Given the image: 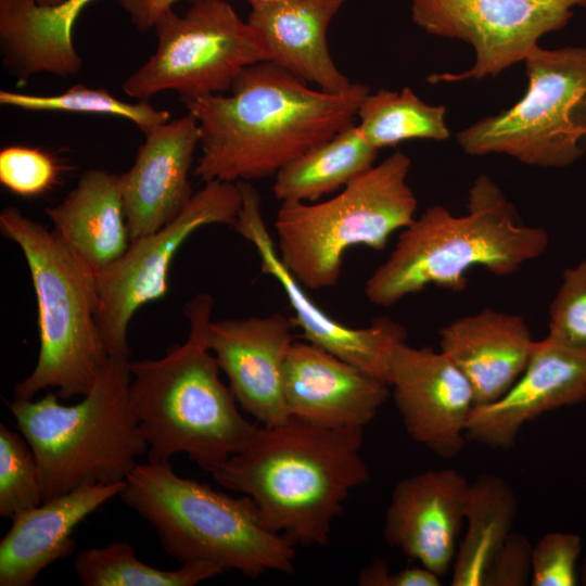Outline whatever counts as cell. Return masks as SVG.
<instances>
[{"label":"cell","mask_w":586,"mask_h":586,"mask_svg":"<svg viewBox=\"0 0 586 586\" xmlns=\"http://www.w3.org/2000/svg\"><path fill=\"white\" fill-rule=\"evenodd\" d=\"M368 93L361 84L342 93L311 89L269 61L252 64L239 74L230 95L181 100L201 132L194 175L204 182L275 177L355 123Z\"/></svg>","instance_id":"1"},{"label":"cell","mask_w":586,"mask_h":586,"mask_svg":"<svg viewBox=\"0 0 586 586\" xmlns=\"http://www.w3.org/2000/svg\"><path fill=\"white\" fill-rule=\"evenodd\" d=\"M362 443L364 428L331 429L290 416L258 425L249 446L212 475L252 498L269 531L323 546L349 493L370 477Z\"/></svg>","instance_id":"2"},{"label":"cell","mask_w":586,"mask_h":586,"mask_svg":"<svg viewBox=\"0 0 586 586\" xmlns=\"http://www.w3.org/2000/svg\"><path fill=\"white\" fill-rule=\"evenodd\" d=\"M214 304L211 294H196L183 310L187 340L161 358L129 362L130 399L151 462L184 454L213 473L243 451L258 428L242 417L232 391L219 378L207 342Z\"/></svg>","instance_id":"3"},{"label":"cell","mask_w":586,"mask_h":586,"mask_svg":"<svg viewBox=\"0 0 586 586\" xmlns=\"http://www.w3.org/2000/svg\"><path fill=\"white\" fill-rule=\"evenodd\" d=\"M548 244V232L524 224L498 184L481 175L469 190L464 215L432 205L400 230L386 260L367 279L365 295L387 307L429 285L460 292L472 267L510 276Z\"/></svg>","instance_id":"4"},{"label":"cell","mask_w":586,"mask_h":586,"mask_svg":"<svg viewBox=\"0 0 586 586\" xmlns=\"http://www.w3.org/2000/svg\"><path fill=\"white\" fill-rule=\"evenodd\" d=\"M129 359L110 357L93 387L75 405L56 393L7 402L40 473L42 502L86 485L124 483L148 453L130 399Z\"/></svg>","instance_id":"5"},{"label":"cell","mask_w":586,"mask_h":586,"mask_svg":"<svg viewBox=\"0 0 586 586\" xmlns=\"http://www.w3.org/2000/svg\"><path fill=\"white\" fill-rule=\"evenodd\" d=\"M119 496L181 563L206 561L253 578L294 570L295 543L263 524L252 498L179 476L170 461L137 463Z\"/></svg>","instance_id":"6"},{"label":"cell","mask_w":586,"mask_h":586,"mask_svg":"<svg viewBox=\"0 0 586 586\" xmlns=\"http://www.w3.org/2000/svg\"><path fill=\"white\" fill-rule=\"evenodd\" d=\"M0 231L21 249L38 307L39 353L31 373L14 387V398L33 399L55 387L63 399L85 396L110 355L98 324L95 271L41 222L8 206Z\"/></svg>","instance_id":"7"},{"label":"cell","mask_w":586,"mask_h":586,"mask_svg":"<svg viewBox=\"0 0 586 586\" xmlns=\"http://www.w3.org/2000/svg\"><path fill=\"white\" fill-rule=\"evenodd\" d=\"M411 161L396 151L326 201L281 202L275 220L277 251L308 290L337 284L347 250L382 251L415 218L418 201L407 183Z\"/></svg>","instance_id":"8"},{"label":"cell","mask_w":586,"mask_h":586,"mask_svg":"<svg viewBox=\"0 0 586 586\" xmlns=\"http://www.w3.org/2000/svg\"><path fill=\"white\" fill-rule=\"evenodd\" d=\"M524 63V95L459 131L457 141L469 155L497 153L531 166H570L586 150V46H537Z\"/></svg>","instance_id":"9"},{"label":"cell","mask_w":586,"mask_h":586,"mask_svg":"<svg viewBox=\"0 0 586 586\" xmlns=\"http://www.w3.org/2000/svg\"><path fill=\"white\" fill-rule=\"evenodd\" d=\"M153 28L155 52L123 84L130 98L166 90L180 100L221 94L245 67L267 61L255 31L225 0H199L183 15L170 9Z\"/></svg>","instance_id":"10"},{"label":"cell","mask_w":586,"mask_h":586,"mask_svg":"<svg viewBox=\"0 0 586 586\" xmlns=\"http://www.w3.org/2000/svg\"><path fill=\"white\" fill-rule=\"evenodd\" d=\"M241 206L238 182L206 181L173 220L131 240L123 256L95 272L98 324L110 357L129 359V322L141 306L167 294L169 269L184 241L203 226L234 227Z\"/></svg>","instance_id":"11"},{"label":"cell","mask_w":586,"mask_h":586,"mask_svg":"<svg viewBox=\"0 0 586 586\" xmlns=\"http://www.w3.org/2000/svg\"><path fill=\"white\" fill-rule=\"evenodd\" d=\"M586 0H411L424 31L472 46L475 62L460 74H431L430 84L496 77L524 62L546 34L564 28Z\"/></svg>","instance_id":"12"},{"label":"cell","mask_w":586,"mask_h":586,"mask_svg":"<svg viewBox=\"0 0 586 586\" xmlns=\"http://www.w3.org/2000/svg\"><path fill=\"white\" fill-rule=\"evenodd\" d=\"M238 184L242 206L234 228L256 249L262 271L276 279L284 291L294 311L292 321L302 330L304 339L387 383L394 351L407 340L406 329L388 317H378L367 327L353 328L320 308L281 262L263 218L259 193L250 181Z\"/></svg>","instance_id":"13"},{"label":"cell","mask_w":586,"mask_h":586,"mask_svg":"<svg viewBox=\"0 0 586 586\" xmlns=\"http://www.w3.org/2000/svg\"><path fill=\"white\" fill-rule=\"evenodd\" d=\"M387 383L415 442L442 458L461 453L474 396L464 374L443 352L400 343L392 357Z\"/></svg>","instance_id":"14"},{"label":"cell","mask_w":586,"mask_h":586,"mask_svg":"<svg viewBox=\"0 0 586 586\" xmlns=\"http://www.w3.org/2000/svg\"><path fill=\"white\" fill-rule=\"evenodd\" d=\"M292 318L267 316L211 322L208 347L228 378L238 405L263 425L285 421L283 370L294 343Z\"/></svg>","instance_id":"15"},{"label":"cell","mask_w":586,"mask_h":586,"mask_svg":"<svg viewBox=\"0 0 586 586\" xmlns=\"http://www.w3.org/2000/svg\"><path fill=\"white\" fill-rule=\"evenodd\" d=\"M586 400V352L548 335L535 341L527 365L497 400L474 406L467 441L508 450L525 423L540 415Z\"/></svg>","instance_id":"16"},{"label":"cell","mask_w":586,"mask_h":586,"mask_svg":"<svg viewBox=\"0 0 586 586\" xmlns=\"http://www.w3.org/2000/svg\"><path fill=\"white\" fill-rule=\"evenodd\" d=\"M470 483L454 469L428 470L400 480L386 509L385 542L444 576L454 564Z\"/></svg>","instance_id":"17"},{"label":"cell","mask_w":586,"mask_h":586,"mask_svg":"<svg viewBox=\"0 0 586 586\" xmlns=\"http://www.w3.org/2000/svg\"><path fill=\"white\" fill-rule=\"evenodd\" d=\"M388 386L307 341H294L284 364L289 415L326 428L365 429L388 398Z\"/></svg>","instance_id":"18"},{"label":"cell","mask_w":586,"mask_h":586,"mask_svg":"<svg viewBox=\"0 0 586 586\" xmlns=\"http://www.w3.org/2000/svg\"><path fill=\"white\" fill-rule=\"evenodd\" d=\"M200 142V127L190 113L145 133L132 166L119 175L131 240L161 229L190 202L189 171Z\"/></svg>","instance_id":"19"},{"label":"cell","mask_w":586,"mask_h":586,"mask_svg":"<svg viewBox=\"0 0 586 586\" xmlns=\"http://www.w3.org/2000/svg\"><path fill=\"white\" fill-rule=\"evenodd\" d=\"M438 335L440 351L469 381L474 406L497 400L515 383L535 343L521 316L488 307L453 320Z\"/></svg>","instance_id":"20"},{"label":"cell","mask_w":586,"mask_h":586,"mask_svg":"<svg viewBox=\"0 0 586 586\" xmlns=\"http://www.w3.org/2000/svg\"><path fill=\"white\" fill-rule=\"evenodd\" d=\"M124 486H81L13 515L0 543V585L30 586L44 568L69 556L76 526Z\"/></svg>","instance_id":"21"},{"label":"cell","mask_w":586,"mask_h":586,"mask_svg":"<svg viewBox=\"0 0 586 586\" xmlns=\"http://www.w3.org/2000/svg\"><path fill=\"white\" fill-rule=\"evenodd\" d=\"M346 0H285L252 7L247 23L263 44L267 61L306 84L342 93L354 84L336 67L327 33Z\"/></svg>","instance_id":"22"},{"label":"cell","mask_w":586,"mask_h":586,"mask_svg":"<svg viewBox=\"0 0 586 586\" xmlns=\"http://www.w3.org/2000/svg\"><path fill=\"white\" fill-rule=\"evenodd\" d=\"M94 0H64L41 5L36 0H0V44L3 65L18 81L49 73L77 75L82 60L73 42L74 25Z\"/></svg>","instance_id":"23"},{"label":"cell","mask_w":586,"mask_h":586,"mask_svg":"<svg viewBox=\"0 0 586 586\" xmlns=\"http://www.w3.org/2000/svg\"><path fill=\"white\" fill-rule=\"evenodd\" d=\"M46 213L55 234L95 272L115 263L130 244L119 175L86 170L76 187Z\"/></svg>","instance_id":"24"},{"label":"cell","mask_w":586,"mask_h":586,"mask_svg":"<svg viewBox=\"0 0 586 586\" xmlns=\"http://www.w3.org/2000/svg\"><path fill=\"white\" fill-rule=\"evenodd\" d=\"M518 499L504 477L484 473L470 483L466 534L453 564V586H482L496 553L512 532Z\"/></svg>","instance_id":"25"},{"label":"cell","mask_w":586,"mask_h":586,"mask_svg":"<svg viewBox=\"0 0 586 586\" xmlns=\"http://www.w3.org/2000/svg\"><path fill=\"white\" fill-rule=\"evenodd\" d=\"M378 151L352 123L282 167L275 175L273 195L281 202H315L371 168Z\"/></svg>","instance_id":"26"},{"label":"cell","mask_w":586,"mask_h":586,"mask_svg":"<svg viewBox=\"0 0 586 586\" xmlns=\"http://www.w3.org/2000/svg\"><path fill=\"white\" fill-rule=\"evenodd\" d=\"M446 107L422 101L409 87L399 92L379 89L361 101L357 117L364 138L377 150L409 139L442 141L449 137Z\"/></svg>","instance_id":"27"},{"label":"cell","mask_w":586,"mask_h":586,"mask_svg":"<svg viewBox=\"0 0 586 586\" xmlns=\"http://www.w3.org/2000/svg\"><path fill=\"white\" fill-rule=\"evenodd\" d=\"M74 570L84 586H194L225 572L221 566L192 561L173 571L155 569L141 562L127 542L80 551Z\"/></svg>","instance_id":"28"},{"label":"cell","mask_w":586,"mask_h":586,"mask_svg":"<svg viewBox=\"0 0 586 586\" xmlns=\"http://www.w3.org/2000/svg\"><path fill=\"white\" fill-rule=\"evenodd\" d=\"M0 103L27 111L91 113L123 117L146 133L169 120L170 113L157 110L146 100L137 103L122 101L102 88L76 85L54 95H37L8 90L0 91Z\"/></svg>","instance_id":"29"},{"label":"cell","mask_w":586,"mask_h":586,"mask_svg":"<svg viewBox=\"0 0 586 586\" xmlns=\"http://www.w3.org/2000/svg\"><path fill=\"white\" fill-rule=\"evenodd\" d=\"M42 504L35 454L26 438L0 424V515H13Z\"/></svg>","instance_id":"30"},{"label":"cell","mask_w":586,"mask_h":586,"mask_svg":"<svg viewBox=\"0 0 586 586\" xmlns=\"http://www.w3.org/2000/svg\"><path fill=\"white\" fill-rule=\"evenodd\" d=\"M548 336L586 352V259L568 268L549 309Z\"/></svg>","instance_id":"31"},{"label":"cell","mask_w":586,"mask_h":586,"mask_svg":"<svg viewBox=\"0 0 586 586\" xmlns=\"http://www.w3.org/2000/svg\"><path fill=\"white\" fill-rule=\"evenodd\" d=\"M59 173L55 160L39 149L10 145L0 151V182L20 196L43 194L56 183Z\"/></svg>","instance_id":"32"},{"label":"cell","mask_w":586,"mask_h":586,"mask_svg":"<svg viewBox=\"0 0 586 586\" xmlns=\"http://www.w3.org/2000/svg\"><path fill=\"white\" fill-rule=\"evenodd\" d=\"M582 538L570 532H550L532 548V586H574Z\"/></svg>","instance_id":"33"},{"label":"cell","mask_w":586,"mask_h":586,"mask_svg":"<svg viewBox=\"0 0 586 586\" xmlns=\"http://www.w3.org/2000/svg\"><path fill=\"white\" fill-rule=\"evenodd\" d=\"M532 548L525 535L511 532L491 563L482 586L528 584L532 575Z\"/></svg>","instance_id":"34"},{"label":"cell","mask_w":586,"mask_h":586,"mask_svg":"<svg viewBox=\"0 0 586 586\" xmlns=\"http://www.w3.org/2000/svg\"><path fill=\"white\" fill-rule=\"evenodd\" d=\"M123 10L128 14L131 23L140 31L153 28L157 20L178 1L199 0H117Z\"/></svg>","instance_id":"35"},{"label":"cell","mask_w":586,"mask_h":586,"mask_svg":"<svg viewBox=\"0 0 586 586\" xmlns=\"http://www.w3.org/2000/svg\"><path fill=\"white\" fill-rule=\"evenodd\" d=\"M441 576L424 566L405 568L390 572L386 586H440Z\"/></svg>","instance_id":"36"},{"label":"cell","mask_w":586,"mask_h":586,"mask_svg":"<svg viewBox=\"0 0 586 586\" xmlns=\"http://www.w3.org/2000/svg\"><path fill=\"white\" fill-rule=\"evenodd\" d=\"M390 570L380 559H373L365 565L358 574V585L360 586H386Z\"/></svg>","instance_id":"37"},{"label":"cell","mask_w":586,"mask_h":586,"mask_svg":"<svg viewBox=\"0 0 586 586\" xmlns=\"http://www.w3.org/2000/svg\"><path fill=\"white\" fill-rule=\"evenodd\" d=\"M246 1H249L252 7H256V5L281 2V1H285V0H246Z\"/></svg>","instance_id":"38"},{"label":"cell","mask_w":586,"mask_h":586,"mask_svg":"<svg viewBox=\"0 0 586 586\" xmlns=\"http://www.w3.org/2000/svg\"><path fill=\"white\" fill-rule=\"evenodd\" d=\"M37 3L41 5H56L62 3L64 0H36Z\"/></svg>","instance_id":"39"},{"label":"cell","mask_w":586,"mask_h":586,"mask_svg":"<svg viewBox=\"0 0 586 586\" xmlns=\"http://www.w3.org/2000/svg\"><path fill=\"white\" fill-rule=\"evenodd\" d=\"M581 582L583 585L586 586V556H585V559L583 561V565L581 569Z\"/></svg>","instance_id":"40"}]
</instances>
